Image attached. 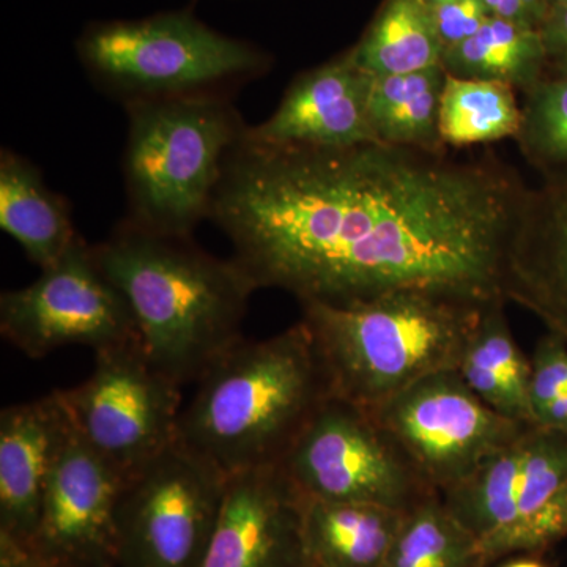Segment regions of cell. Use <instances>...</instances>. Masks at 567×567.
<instances>
[{
  "instance_id": "15",
  "label": "cell",
  "mask_w": 567,
  "mask_h": 567,
  "mask_svg": "<svg viewBox=\"0 0 567 567\" xmlns=\"http://www.w3.org/2000/svg\"><path fill=\"white\" fill-rule=\"evenodd\" d=\"M71 427L59 390L0 413V550L28 547Z\"/></svg>"
},
{
  "instance_id": "30",
  "label": "cell",
  "mask_w": 567,
  "mask_h": 567,
  "mask_svg": "<svg viewBox=\"0 0 567 567\" xmlns=\"http://www.w3.org/2000/svg\"><path fill=\"white\" fill-rule=\"evenodd\" d=\"M539 32L546 50V76H567V3L548 13Z\"/></svg>"
},
{
  "instance_id": "19",
  "label": "cell",
  "mask_w": 567,
  "mask_h": 567,
  "mask_svg": "<svg viewBox=\"0 0 567 567\" xmlns=\"http://www.w3.org/2000/svg\"><path fill=\"white\" fill-rule=\"evenodd\" d=\"M405 513L303 496V540L311 567H385Z\"/></svg>"
},
{
  "instance_id": "26",
  "label": "cell",
  "mask_w": 567,
  "mask_h": 567,
  "mask_svg": "<svg viewBox=\"0 0 567 567\" xmlns=\"http://www.w3.org/2000/svg\"><path fill=\"white\" fill-rule=\"evenodd\" d=\"M385 567H481L480 547L445 502L423 498L406 511Z\"/></svg>"
},
{
  "instance_id": "2",
  "label": "cell",
  "mask_w": 567,
  "mask_h": 567,
  "mask_svg": "<svg viewBox=\"0 0 567 567\" xmlns=\"http://www.w3.org/2000/svg\"><path fill=\"white\" fill-rule=\"evenodd\" d=\"M93 252L132 309L153 364L178 385L196 383L244 339L257 289L233 257L219 259L193 237L151 233L126 219Z\"/></svg>"
},
{
  "instance_id": "37",
  "label": "cell",
  "mask_w": 567,
  "mask_h": 567,
  "mask_svg": "<svg viewBox=\"0 0 567 567\" xmlns=\"http://www.w3.org/2000/svg\"><path fill=\"white\" fill-rule=\"evenodd\" d=\"M563 336H565V338L567 339V334H563Z\"/></svg>"
},
{
  "instance_id": "1",
  "label": "cell",
  "mask_w": 567,
  "mask_h": 567,
  "mask_svg": "<svg viewBox=\"0 0 567 567\" xmlns=\"http://www.w3.org/2000/svg\"><path fill=\"white\" fill-rule=\"evenodd\" d=\"M529 186L494 153L382 142L230 152L210 221L256 289L350 306L401 290L506 301Z\"/></svg>"
},
{
  "instance_id": "4",
  "label": "cell",
  "mask_w": 567,
  "mask_h": 567,
  "mask_svg": "<svg viewBox=\"0 0 567 567\" xmlns=\"http://www.w3.org/2000/svg\"><path fill=\"white\" fill-rule=\"evenodd\" d=\"M487 305L401 290L350 306L305 303L301 322L330 398L371 413L424 377L457 371Z\"/></svg>"
},
{
  "instance_id": "10",
  "label": "cell",
  "mask_w": 567,
  "mask_h": 567,
  "mask_svg": "<svg viewBox=\"0 0 567 567\" xmlns=\"http://www.w3.org/2000/svg\"><path fill=\"white\" fill-rule=\"evenodd\" d=\"M0 333L33 360L65 346L99 352L141 339L125 297L81 235L37 281L0 295Z\"/></svg>"
},
{
  "instance_id": "24",
  "label": "cell",
  "mask_w": 567,
  "mask_h": 567,
  "mask_svg": "<svg viewBox=\"0 0 567 567\" xmlns=\"http://www.w3.org/2000/svg\"><path fill=\"white\" fill-rule=\"evenodd\" d=\"M527 431L445 491L443 502L447 509L477 540L480 561L484 548L502 536L516 518L527 457Z\"/></svg>"
},
{
  "instance_id": "36",
  "label": "cell",
  "mask_w": 567,
  "mask_h": 567,
  "mask_svg": "<svg viewBox=\"0 0 567 567\" xmlns=\"http://www.w3.org/2000/svg\"><path fill=\"white\" fill-rule=\"evenodd\" d=\"M431 7L442 6V3L451 2V0H425Z\"/></svg>"
},
{
  "instance_id": "7",
  "label": "cell",
  "mask_w": 567,
  "mask_h": 567,
  "mask_svg": "<svg viewBox=\"0 0 567 567\" xmlns=\"http://www.w3.org/2000/svg\"><path fill=\"white\" fill-rule=\"evenodd\" d=\"M59 391L78 434L125 483L177 442L182 386L141 339L99 350L87 380Z\"/></svg>"
},
{
  "instance_id": "9",
  "label": "cell",
  "mask_w": 567,
  "mask_h": 567,
  "mask_svg": "<svg viewBox=\"0 0 567 567\" xmlns=\"http://www.w3.org/2000/svg\"><path fill=\"white\" fill-rule=\"evenodd\" d=\"M226 476L174 443L123 487L118 567H200Z\"/></svg>"
},
{
  "instance_id": "16",
  "label": "cell",
  "mask_w": 567,
  "mask_h": 567,
  "mask_svg": "<svg viewBox=\"0 0 567 567\" xmlns=\"http://www.w3.org/2000/svg\"><path fill=\"white\" fill-rule=\"evenodd\" d=\"M506 298L567 334V178L529 188L507 267Z\"/></svg>"
},
{
  "instance_id": "25",
  "label": "cell",
  "mask_w": 567,
  "mask_h": 567,
  "mask_svg": "<svg viewBox=\"0 0 567 567\" xmlns=\"http://www.w3.org/2000/svg\"><path fill=\"white\" fill-rule=\"evenodd\" d=\"M511 85L447 74L440 100V137L447 148L516 140L522 106Z\"/></svg>"
},
{
  "instance_id": "21",
  "label": "cell",
  "mask_w": 567,
  "mask_h": 567,
  "mask_svg": "<svg viewBox=\"0 0 567 567\" xmlns=\"http://www.w3.org/2000/svg\"><path fill=\"white\" fill-rule=\"evenodd\" d=\"M447 73L443 65L374 78L369 123L375 142L427 152H447L440 137L439 111Z\"/></svg>"
},
{
  "instance_id": "23",
  "label": "cell",
  "mask_w": 567,
  "mask_h": 567,
  "mask_svg": "<svg viewBox=\"0 0 567 567\" xmlns=\"http://www.w3.org/2000/svg\"><path fill=\"white\" fill-rule=\"evenodd\" d=\"M442 65L450 76L503 82L524 95L547 74L539 29L492 17L472 39L445 52Z\"/></svg>"
},
{
  "instance_id": "27",
  "label": "cell",
  "mask_w": 567,
  "mask_h": 567,
  "mask_svg": "<svg viewBox=\"0 0 567 567\" xmlns=\"http://www.w3.org/2000/svg\"><path fill=\"white\" fill-rule=\"evenodd\" d=\"M518 151L543 181L567 178V76H546L525 93Z\"/></svg>"
},
{
  "instance_id": "33",
  "label": "cell",
  "mask_w": 567,
  "mask_h": 567,
  "mask_svg": "<svg viewBox=\"0 0 567 567\" xmlns=\"http://www.w3.org/2000/svg\"><path fill=\"white\" fill-rule=\"evenodd\" d=\"M522 2L528 11L529 20L535 24V28L539 29L547 20L548 13H550L548 0H522Z\"/></svg>"
},
{
  "instance_id": "18",
  "label": "cell",
  "mask_w": 567,
  "mask_h": 567,
  "mask_svg": "<svg viewBox=\"0 0 567 567\" xmlns=\"http://www.w3.org/2000/svg\"><path fill=\"white\" fill-rule=\"evenodd\" d=\"M0 229L40 270L58 264L80 237L69 199L47 185L31 159L10 148L0 152Z\"/></svg>"
},
{
  "instance_id": "32",
  "label": "cell",
  "mask_w": 567,
  "mask_h": 567,
  "mask_svg": "<svg viewBox=\"0 0 567 567\" xmlns=\"http://www.w3.org/2000/svg\"><path fill=\"white\" fill-rule=\"evenodd\" d=\"M536 425L567 435V391L557 401L551 402L544 415L537 420Z\"/></svg>"
},
{
  "instance_id": "20",
  "label": "cell",
  "mask_w": 567,
  "mask_h": 567,
  "mask_svg": "<svg viewBox=\"0 0 567 567\" xmlns=\"http://www.w3.org/2000/svg\"><path fill=\"white\" fill-rule=\"evenodd\" d=\"M505 301L487 305L458 364L466 386L499 415L533 425L529 409L532 363L518 349L509 323Z\"/></svg>"
},
{
  "instance_id": "17",
  "label": "cell",
  "mask_w": 567,
  "mask_h": 567,
  "mask_svg": "<svg viewBox=\"0 0 567 567\" xmlns=\"http://www.w3.org/2000/svg\"><path fill=\"white\" fill-rule=\"evenodd\" d=\"M567 536V435L529 425L527 457L511 527L481 554V567L518 551H540Z\"/></svg>"
},
{
  "instance_id": "8",
  "label": "cell",
  "mask_w": 567,
  "mask_h": 567,
  "mask_svg": "<svg viewBox=\"0 0 567 567\" xmlns=\"http://www.w3.org/2000/svg\"><path fill=\"white\" fill-rule=\"evenodd\" d=\"M368 415L417 480L442 491L461 483L528 427L481 401L458 371L424 377Z\"/></svg>"
},
{
  "instance_id": "11",
  "label": "cell",
  "mask_w": 567,
  "mask_h": 567,
  "mask_svg": "<svg viewBox=\"0 0 567 567\" xmlns=\"http://www.w3.org/2000/svg\"><path fill=\"white\" fill-rule=\"evenodd\" d=\"M279 465L305 498L401 511L423 499V483L374 420L341 399H324Z\"/></svg>"
},
{
  "instance_id": "12",
  "label": "cell",
  "mask_w": 567,
  "mask_h": 567,
  "mask_svg": "<svg viewBox=\"0 0 567 567\" xmlns=\"http://www.w3.org/2000/svg\"><path fill=\"white\" fill-rule=\"evenodd\" d=\"M125 484L73 425L32 539L22 550L0 551V567H118L117 507Z\"/></svg>"
},
{
  "instance_id": "14",
  "label": "cell",
  "mask_w": 567,
  "mask_h": 567,
  "mask_svg": "<svg viewBox=\"0 0 567 567\" xmlns=\"http://www.w3.org/2000/svg\"><path fill=\"white\" fill-rule=\"evenodd\" d=\"M372 81L347 50L295 76L274 114L248 125L246 140L270 147L303 148L375 142L369 123Z\"/></svg>"
},
{
  "instance_id": "35",
  "label": "cell",
  "mask_w": 567,
  "mask_h": 567,
  "mask_svg": "<svg viewBox=\"0 0 567 567\" xmlns=\"http://www.w3.org/2000/svg\"><path fill=\"white\" fill-rule=\"evenodd\" d=\"M567 0H548V7H550V11L558 9V7L566 6Z\"/></svg>"
},
{
  "instance_id": "6",
  "label": "cell",
  "mask_w": 567,
  "mask_h": 567,
  "mask_svg": "<svg viewBox=\"0 0 567 567\" xmlns=\"http://www.w3.org/2000/svg\"><path fill=\"white\" fill-rule=\"evenodd\" d=\"M123 153L126 216L155 234L193 237L212 218L230 152L246 125L234 102H177L126 107Z\"/></svg>"
},
{
  "instance_id": "31",
  "label": "cell",
  "mask_w": 567,
  "mask_h": 567,
  "mask_svg": "<svg viewBox=\"0 0 567 567\" xmlns=\"http://www.w3.org/2000/svg\"><path fill=\"white\" fill-rule=\"evenodd\" d=\"M483 2L492 18H499V20L518 22V24L535 28L522 0H483Z\"/></svg>"
},
{
  "instance_id": "34",
  "label": "cell",
  "mask_w": 567,
  "mask_h": 567,
  "mask_svg": "<svg viewBox=\"0 0 567 567\" xmlns=\"http://www.w3.org/2000/svg\"><path fill=\"white\" fill-rule=\"evenodd\" d=\"M503 567H547L544 566L543 563L537 561V559H516V561L507 563L506 566Z\"/></svg>"
},
{
  "instance_id": "28",
  "label": "cell",
  "mask_w": 567,
  "mask_h": 567,
  "mask_svg": "<svg viewBox=\"0 0 567 567\" xmlns=\"http://www.w3.org/2000/svg\"><path fill=\"white\" fill-rule=\"evenodd\" d=\"M529 377V409L533 425L544 415L551 402L567 391V339L550 331L537 342Z\"/></svg>"
},
{
  "instance_id": "22",
  "label": "cell",
  "mask_w": 567,
  "mask_h": 567,
  "mask_svg": "<svg viewBox=\"0 0 567 567\" xmlns=\"http://www.w3.org/2000/svg\"><path fill=\"white\" fill-rule=\"evenodd\" d=\"M350 51L372 78L432 69L442 65L445 55L425 0H385Z\"/></svg>"
},
{
  "instance_id": "3",
  "label": "cell",
  "mask_w": 567,
  "mask_h": 567,
  "mask_svg": "<svg viewBox=\"0 0 567 567\" xmlns=\"http://www.w3.org/2000/svg\"><path fill=\"white\" fill-rule=\"evenodd\" d=\"M196 383L177 443L226 477L281 464L330 398L303 322L262 341L241 339Z\"/></svg>"
},
{
  "instance_id": "5",
  "label": "cell",
  "mask_w": 567,
  "mask_h": 567,
  "mask_svg": "<svg viewBox=\"0 0 567 567\" xmlns=\"http://www.w3.org/2000/svg\"><path fill=\"white\" fill-rule=\"evenodd\" d=\"M89 80L123 107L137 104L234 102L260 80L274 58L197 20L192 11L142 20L93 22L76 41Z\"/></svg>"
},
{
  "instance_id": "29",
  "label": "cell",
  "mask_w": 567,
  "mask_h": 567,
  "mask_svg": "<svg viewBox=\"0 0 567 567\" xmlns=\"http://www.w3.org/2000/svg\"><path fill=\"white\" fill-rule=\"evenodd\" d=\"M432 14L445 52L472 39L491 18L483 0H451L432 7Z\"/></svg>"
},
{
  "instance_id": "13",
  "label": "cell",
  "mask_w": 567,
  "mask_h": 567,
  "mask_svg": "<svg viewBox=\"0 0 567 567\" xmlns=\"http://www.w3.org/2000/svg\"><path fill=\"white\" fill-rule=\"evenodd\" d=\"M200 567H311L303 540V496L281 465L226 477Z\"/></svg>"
}]
</instances>
